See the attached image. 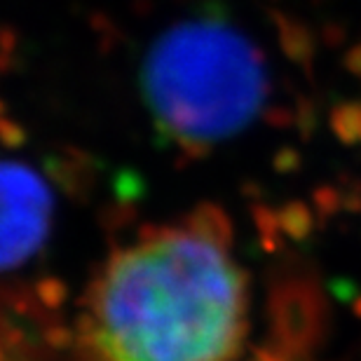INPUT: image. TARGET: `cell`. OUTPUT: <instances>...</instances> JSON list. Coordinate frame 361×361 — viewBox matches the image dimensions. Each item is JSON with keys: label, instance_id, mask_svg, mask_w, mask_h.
<instances>
[{"label": "cell", "instance_id": "cell-2", "mask_svg": "<svg viewBox=\"0 0 361 361\" xmlns=\"http://www.w3.org/2000/svg\"><path fill=\"white\" fill-rule=\"evenodd\" d=\"M141 85L155 122L185 148H209L242 132L265 97L261 54L226 21H180L143 61Z\"/></svg>", "mask_w": 361, "mask_h": 361}, {"label": "cell", "instance_id": "cell-3", "mask_svg": "<svg viewBox=\"0 0 361 361\" xmlns=\"http://www.w3.org/2000/svg\"><path fill=\"white\" fill-rule=\"evenodd\" d=\"M52 192L26 162L3 164V263L14 268L31 258L49 230Z\"/></svg>", "mask_w": 361, "mask_h": 361}, {"label": "cell", "instance_id": "cell-1", "mask_svg": "<svg viewBox=\"0 0 361 361\" xmlns=\"http://www.w3.org/2000/svg\"><path fill=\"white\" fill-rule=\"evenodd\" d=\"M247 312V279L219 230L204 221L157 228L97 274L78 361H233Z\"/></svg>", "mask_w": 361, "mask_h": 361}]
</instances>
